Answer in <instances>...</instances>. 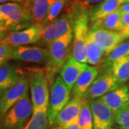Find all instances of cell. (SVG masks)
Masks as SVG:
<instances>
[{"label":"cell","instance_id":"6da1fadb","mask_svg":"<svg viewBox=\"0 0 129 129\" xmlns=\"http://www.w3.org/2000/svg\"><path fill=\"white\" fill-rule=\"evenodd\" d=\"M73 39V32L70 30L64 36L49 45V57L46 62L45 74L48 82L51 85L54 78L63 68L70 57L71 43Z\"/></svg>","mask_w":129,"mask_h":129},{"label":"cell","instance_id":"7a4b0ae2","mask_svg":"<svg viewBox=\"0 0 129 129\" xmlns=\"http://www.w3.org/2000/svg\"><path fill=\"white\" fill-rule=\"evenodd\" d=\"M82 12H83L80 8L76 6L69 12H64L52 23L44 26L40 40L38 42L48 47L52 42L73 30L75 21Z\"/></svg>","mask_w":129,"mask_h":129},{"label":"cell","instance_id":"3957f363","mask_svg":"<svg viewBox=\"0 0 129 129\" xmlns=\"http://www.w3.org/2000/svg\"><path fill=\"white\" fill-rule=\"evenodd\" d=\"M32 113V100L28 92L6 113L2 120V129H23Z\"/></svg>","mask_w":129,"mask_h":129},{"label":"cell","instance_id":"277c9868","mask_svg":"<svg viewBox=\"0 0 129 129\" xmlns=\"http://www.w3.org/2000/svg\"><path fill=\"white\" fill-rule=\"evenodd\" d=\"M28 79L33 112L47 109L50 91L45 72L39 70H32Z\"/></svg>","mask_w":129,"mask_h":129},{"label":"cell","instance_id":"5b68a950","mask_svg":"<svg viewBox=\"0 0 129 129\" xmlns=\"http://www.w3.org/2000/svg\"><path fill=\"white\" fill-rule=\"evenodd\" d=\"M88 25L89 12L84 11L77 17L73 27V39L72 55L82 63H87L86 51L90 30Z\"/></svg>","mask_w":129,"mask_h":129},{"label":"cell","instance_id":"8992f818","mask_svg":"<svg viewBox=\"0 0 129 129\" xmlns=\"http://www.w3.org/2000/svg\"><path fill=\"white\" fill-rule=\"evenodd\" d=\"M70 92L61 77H56L51 85L47 107V118L50 126L58 113L70 101Z\"/></svg>","mask_w":129,"mask_h":129},{"label":"cell","instance_id":"52a82bcc","mask_svg":"<svg viewBox=\"0 0 129 129\" xmlns=\"http://www.w3.org/2000/svg\"><path fill=\"white\" fill-rule=\"evenodd\" d=\"M29 79L22 75L19 80L0 97V120H2L6 113L15 103L19 101L29 92Z\"/></svg>","mask_w":129,"mask_h":129},{"label":"cell","instance_id":"ba28073f","mask_svg":"<svg viewBox=\"0 0 129 129\" xmlns=\"http://www.w3.org/2000/svg\"><path fill=\"white\" fill-rule=\"evenodd\" d=\"M128 37V35L123 32L105 29L89 30L88 34V38L101 47L107 55Z\"/></svg>","mask_w":129,"mask_h":129},{"label":"cell","instance_id":"9c48e42d","mask_svg":"<svg viewBox=\"0 0 129 129\" xmlns=\"http://www.w3.org/2000/svg\"><path fill=\"white\" fill-rule=\"evenodd\" d=\"M121 85L110 71H106L92 82L83 98L88 101L99 99Z\"/></svg>","mask_w":129,"mask_h":129},{"label":"cell","instance_id":"30bf717a","mask_svg":"<svg viewBox=\"0 0 129 129\" xmlns=\"http://www.w3.org/2000/svg\"><path fill=\"white\" fill-rule=\"evenodd\" d=\"M43 28L44 25L34 24L20 31L10 32L3 42L13 47L36 43L40 40Z\"/></svg>","mask_w":129,"mask_h":129},{"label":"cell","instance_id":"8fae6325","mask_svg":"<svg viewBox=\"0 0 129 129\" xmlns=\"http://www.w3.org/2000/svg\"><path fill=\"white\" fill-rule=\"evenodd\" d=\"M93 129H110L115 123V113L99 99L90 101Z\"/></svg>","mask_w":129,"mask_h":129},{"label":"cell","instance_id":"7c38bea8","mask_svg":"<svg viewBox=\"0 0 129 129\" xmlns=\"http://www.w3.org/2000/svg\"><path fill=\"white\" fill-rule=\"evenodd\" d=\"M83 98H73L57 115L50 127L64 128L73 123H78Z\"/></svg>","mask_w":129,"mask_h":129},{"label":"cell","instance_id":"4fadbf2b","mask_svg":"<svg viewBox=\"0 0 129 129\" xmlns=\"http://www.w3.org/2000/svg\"><path fill=\"white\" fill-rule=\"evenodd\" d=\"M55 2V0H24L22 5L33 24L44 25L51 6Z\"/></svg>","mask_w":129,"mask_h":129},{"label":"cell","instance_id":"5bb4252c","mask_svg":"<svg viewBox=\"0 0 129 129\" xmlns=\"http://www.w3.org/2000/svg\"><path fill=\"white\" fill-rule=\"evenodd\" d=\"M49 57L48 48L20 46L14 47L12 59L34 63L47 62Z\"/></svg>","mask_w":129,"mask_h":129},{"label":"cell","instance_id":"9a60e30c","mask_svg":"<svg viewBox=\"0 0 129 129\" xmlns=\"http://www.w3.org/2000/svg\"><path fill=\"white\" fill-rule=\"evenodd\" d=\"M114 113L129 106V88L123 85L99 98Z\"/></svg>","mask_w":129,"mask_h":129},{"label":"cell","instance_id":"2e32d148","mask_svg":"<svg viewBox=\"0 0 129 129\" xmlns=\"http://www.w3.org/2000/svg\"><path fill=\"white\" fill-rule=\"evenodd\" d=\"M87 67L88 64L86 63H82L74 58L73 55L70 56L63 68L60 70V74L61 78L70 91H72L75 83Z\"/></svg>","mask_w":129,"mask_h":129},{"label":"cell","instance_id":"e0dca14e","mask_svg":"<svg viewBox=\"0 0 129 129\" xmlns=\"http://www.w3.org/2000/svg\"><path fill=\"white\" fill-rule=\"evenodd\" d=\"M98 75V70L96 68L88 65L87 68L80 75L74 85L72 90L73 98H83L92 82L97 78Z\"/></svg>","mask_w":129,"mask_h":129},{"label":"cell","instance_id":"ac0fdd59","mask_svg":"<svg viewBox=\"0 0 129 129\" xmlns=\"http://www.w3.org/2000/svg\"><path fill=\"white\" fill-rule=\"evenodd\" d=\"M125 3V0H106L93 7L89 11V22L90 24L100 19L104 18L113 13Z\"/></svg>","mask_w":129,"mask_h":129},{"label":"cell","instance_id":"d6986e66","mask_svg":"<svg viewBox=\"0 0 129 129\" xmlns=\"http://www.w3.org/2000/svg\"><path fill=\"white\" fill-rule=\"evenodd\" d=\"M23 73L15 67L6 64L0 66V97L8 89L14 86Z\"/></svg>","mask_w":129,"mask_h":129},{"label":"cell","instance_id":"ffe728a7","mask_svg":"<svg viewBox=\"0 0 129 129\" xmlns=\"http://www.w3.org/2000/svg\"><path fill=\"white\" fill-rule=\"evenodd\" d=\"M97 29L123 32V26L121 21V13L117 10L106 17L100 19L90 24V30Z\"/></svg>","mask_w":129,"mask_h":129},{"label":"cell","instance_id":"44dd1931","mask_svg":"<svg viewBox=\"0 0 129 129\" xmlns=\"http://www.w3.org/2000/svg\"><path fill=\"white\" fill-rule=\"evenodd\" d=\"M2 22L10 32L20 31L34 25L32 19L23 7L8 19Z\"/></svg>","mask_w":129,"mask_h":129},{"label":"cell","instance_id":"7402d4cb","mask_svg":"<svg viewBox=\"0 0 129 129\" xmlns=\"http://www.w3.org/2000/svg\"><path fill=\"white\" fill-rule=\"evenodd\" d=\"M109 70L120 85H124L129 80V59L115 61L111 64Z\"/></svg>","mask_w":129,"mask_h":129},{"label":"cell","instance_id":"603a6c76","mask_svg":"<svg viewBox=\"0 0 129 129\" xmlns=\"http://www.w3.org/2000/svg\"><path fill=\"white\" fill-rule=\"evenodd\" d=\"M78 124L80 129H93L92 114L90 106V101L83 98Z\"/></svg>","mask_w":129,"mask_h":129},{"label":"cell","instance_id":"cb8c5ba5","mask_svg":"<svg viewBox=\"0 0 129 129\" xmlns=\"http://www.w3.org/2000/svg\"><path fill=\"white\" fill-rule=\"evenodd\" d=\"M122 59H129V40L120 43L114 50L108 55L105 67L108 69V71H109L111 64L115 61Z\"/></svg>","mask_w":129,"mask_h":129},{"label":"cell","instance_id":"d4e9b609","mask_svg":"<svg viewBox=\"0 0 129 129\" xmlns=\"http://www.w3.org/2000/svg\"><path fill=\"white\" fill-rule=\"evenodd\" d=\"M49 123L47 109L33 112L32 117L23 129H47Z\"/></svg>","mask_w":129,"mask_h":129},{"label":"cell","instance_id":"484cf974","mask_svg":"<svg viewBox=\"0 0 129 129\" xmlns=\"http://www.w3.org/2000/svg\"><path fill=\"white\" fill-rule=\"evenodd\" d=\"M105 52L95 42L88 38L86 57L87 63L91 65H97L101 61Z\"/></svg>","mask_w":129,"mask_h":129},{"label":"cell","instance_id":"4316f807","mask_svg":"<svg viewBox=\"0 0 129 129\" xmlns=\"http://www.w3.org/2000/svg\"><path fill=\"white\" fill-rule=\"evenodd\" d=\"M69 2L70 0H55V2L51 6L45 21L44 26H46L47 24H49L55 21L57 17H59L63 10L65 12V9Z\"/></svg>","mask_w":129,"mask_h":129},{"label":"cell","instance_id":"83f0119b","mask_svg":"<svg viewBox=\"0 0 129 129\" xmlns=\"http://www.w3.org/2000/svg\"><path fill=\"white\" fill-rule=\"evenodd\" d=\"M22 8V5L16 2H8L0 5V22H5Z\"/></svg>","mask_w":129,"mask_h":129},{"label":"cell","instance_id":"f1b7e54d","mask_svg":"<svg viewBox=\"0 0 129 129\" xmlns=\"http://www.w3.org/2000/svg\"><path fill=\"white\" fill-rule=\"evenodd\" d=\"M115 122L122 129H129V106L115 113Z\"/></svg>","mask_w":129,"mask_h":129},{"label":"cell","instance_id":"f546056e","mask_svg":"<svg viewBox=\"0 0 129 129\" xmlns=\"http://www.w3.org/2000/svg\"><path fill=\"white\" fill-rule=\"evenodd\" d=\"M14 47L5 42H0V66L7 63L12 59V54Z\"/></svg>","mask_w":129,"mask_h":129},{"label":"cell","instance_id":"4dcf8cb0","mask_svg":"<svg viewBox=\"0 0 129 129\" xmlns=\"http://www.w3.org/2000/svg\"><path fill=\"white\" fill-rule=\"evenodd\" d=\"M106 0H83L80 2V5L83 9L90 11L93 7L105 2Z\"/></svg>","mask_w":129,"mask_h":129},{"label":"cell","instance_id":"1f68e13d","mask_svg":"<svg viewBox=\"0 0 129 129\" xmlns=\"http://www.w3.org/2000/svg\"><path fill=\"white\" fill-rule=\"evenodd\" d=\"M121 21L123 26V32L129 35V13L121 14Z\"/></svg>","mask_w":129,"mask_h":129},{"label":"cell","instance_id":"d6a6232c","mask_svg":"<svg viewBox=\"0 0 129 129\" xmlns=\"http://www.w3.org/2000/svg\"><path fill=\"white\" fill-rule=\"evenodd\" d=\"M9 33V30L3 24V22H0V42L5 40Z\"/></svg>","mask_w":129,"mask_h":129},{"label":"cell","instance_id":"836d02e7","mask_svg":"<svg viewBox=\"0 0 129 129\" xmlns=\"http://www.w3.org/2000/svg\"><path fill=\"white\" fill-rule=\"evenodd\" d=\"M118 12H120L121 14L123 13H129V4L128 3H124L119 7L118 9Z\"/></svg>","mask_w":129,"mask_h":129},{"label":"cell","instance_id":"e575fe53","mask_svg":"<svg viewBox=\"0 0 129 129\" xmlns=\"http://www.w3.org/2000/svg\"><path fill=\"white\" fill-rule=\"evenodd\" d=\"M51 129H80V128L79 127V125L78 123H73V124H71V125H68V126L64 127V128L52 127Z\"/></svg>","mask_w":129,"mask_h":129},{"label":"cell","instance_id":"d590c367","mask_svg":"<svg viewBox=\"0 0 129 129\" xmlns=\"http://www.w3.org/2000/svg\"><path fill=\"white\" fill-rule=\"evenodd\" d=\"M9 1H12V2H23L24 0H0V4L1 3H4V2H7Z\"/></svg>","mask_w":129,"mask_h":129},{"label":"cell","instance_id":"8d00e7d4","mask_svg":"<svg viewBox=\"0 0 129 129\" xmlns=\"http://www.w3.org/2000/svg\"><path fill=\"white\" fill-rule=\"evenodd\" d=\"M81 1H83V0H70V2L73 3V4H78V3H80Z\"/></svg>","mask_w":129,"mask_h":129},{"label":"cell","instance_id":"74e56055","mask_svg":"<svg viewBox=\"0 0 129 129\" xmlns=\"http://www.w3.org/2000/svg\"><path fill=\"white\" fill-rule=\"evenodd\" d=\"M125 3H128L129 4V0H125Z\"/></svg>","mask_w":129,"mask_h":129},{"label":"cell","instance_id":"f35d334b","mask_svg":"<svg viewBox=\"0 0 129 129\" xmlns=\"http://www.w3.org/2000/svg\"><path fill=\"white\" fill-rule=\"evenodd\" d=\"M110 129H122V128H111Z\"/></svg>","mask_w":129,"mask_h":129}]
</instances>
